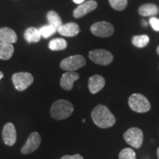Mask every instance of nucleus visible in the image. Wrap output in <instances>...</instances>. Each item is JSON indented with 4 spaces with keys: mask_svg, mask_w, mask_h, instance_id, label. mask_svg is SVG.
<instances>
[{
    "mask_svg": "<svg viewBox=\"0 0 159 159\" xmlns=\"http://www.w3.org/2000/svg\"><path fill=\"white\" fill-rule=\"evenodd\" d=\"M150 41V38L147 35H136L132 39V43L135 47L139 48H143L148 44Z\"/></svg>",
    "mask_w": 159,
    "mask_h": 159,
    "instance_id": "obj_21",
    "label": "nucleus"
},
{
    "mask_svg": "<svg viewBox=\"0 0 159 159\" xmlns=\"http://www.w3.org/2000/svg\"><path fill=\"white\" fill-rule=\"evenodd\" d=\"M3 77H4V74H3V72H2V71H0V80H1V79Z\"/></svg>",
    "mask_w": 159,
    "mask_h": 159,
    "instance_id": "obj_29",
    "label": "nucleus"
},
{
    "mask_svg": "<svg viewBox=\"0 0 159 159\" xmlns=\"http://www.w3.org/2000/svg\"><path fill=\"white\" fill-rule=\"evenodd\" d=\"M83 122H85V119H83Z\"/></svg>",
    "mask_w": 159,
    "mask_h": 159,
    "instance_id": "obj_32",
    "label": "nucleus"
},
{
    "mask_svg": "<svg viewBox=\"0 0 159 159\" xmlns=\"http://www.w3.org/2000/svg\"><path fill=\"white\" fill-rule=\"evenodd\" d=\"M91 31L98 37H109L114 33V26L107 21H98L91 27Z\"/></svg>",
    "mask_w": 159,
    "mask_h": 159,
    "instance_id": "obj_8",
    "label": "nucleus"
},
{
    "mask_svg": "<svg viewBox=\"0 0 159 159\" xmlns=\"http://www.w3.org/2000/svg\"><path fill=\"white\" fill-rule=\"evenodd\" d=\"M2 139L4 143L8 146H13L16 142V130L13 123L8 122L4 126Z\"/></svg>",
    "mask_w": 159,
    "mask_h": 159,
    "instance_id": "obj_10",
    "label": "nucleus"
},
{
    "mask_svg": "<svg viewBox=\"0 0 159 159\" xmlns=\"http://www.w3.org/2000/svg\"><path fill=\"white\" fill-rule=\"evenodd\" d=\"M67 47V42L66 40L61 38L51 40L49 43V48L52 51L63 50Z\"/></svg>",
    "mask_w": 159,
    "mask_h": 159,
    "instance_id": "obj_19",
    "label": "nucleus"
},
{
    "mask_svg": "<svg viewBox=\"0 0 159 159\" xmlns=\"http://www.w3.org/2000/svg\"><path fill=\"white\" fill-rule=\"evenodd\" d=\"M128 105L133 111L137 113H146L150 110V102L143 94H133L128 99Z\"/></svg>",
    "mask_w": 159,
    "mask_h": 159,
    "instance_id": "obj_3",
    "label": "nucleus"
},
{
    "mask_svg": "<svg viewBox=\"0 0 159 159\" xmlns=\"http://www.w3.org/2000/svg\"><path fill=\"white\" fill-rule=\"evenodd\" d=\"M91 119L97 126L101 128H108L116 122V118L111 111L103 105H98L91 112Z\"/></svg>",
    "mask_w": 159,
    "mask_h": 159,
    "instance_id": "obj_1",
    "label": "nucleus"
},
{
    "mask_svg": "<svg viewBox=\"0 0 159 159\" xmlns=\"http://www.w3.org/2000/svg\"><path fill=\"white\" fill-rule=\"evenodd\" d=\"M125 142L131 147L139 148L142 146L144 139L142 130L138 128H129L123 135Z\"/></svg>",
    "mask_w": 159,
    "mask_h": 159,
    "instance_id": "obj_5",
    "label": "nucleus"
},
{
    "mask_svg": "<svg viewBox=\"0 0 159 159\" xmlns=\"http://www.w3.org/2000/svg\"><path fill=\"white\" fill-rule=\"evenodd\" d=\"M39 30L41 32V36H43L46 39V38H49L52 35L54 34L55 32L57 31V29L53 27V26L49 25L43 26L42 27H41L39 29Z\"/></svg>",
    "mask_w": 159,
    "mask_h": 159,
    "instance_id": "obj_23",
    "label": "nucleus"
},
{
    "mask_svg": "<svg viewBox=\"0 0 159 159\" xmlns=\"http://www.w3.org/2000/svg\"><path fill=\"white\" fill-rule=\"evenodd\" d=\"M14 52L13 44L0 41V59L7 61L11 58Z\"/></svg>",
    "mask_w": 159,
    "mask_h": 159,
    "instance_id": "obj_17",
    "label": "nucleus"
},
{
    "mask_svg": "<svg viewBox=\"0 0 159 159\" xmlns=\"http://www.w3.org/2000/svg\"><path fill=\"white\" fill-rule=\"evenodd\" d=\"M74 111V105L66 99H58L52 105L51 116L56 120L65 119L70 116Z\"/></svg>",
    "mask_w": 159,
    "mask_h": 159,
    "instance_id": "obj_2",
    "label": "nucleus"
},
{
    "mask_svg": "<svg viewBox=\"0 0 159 159\" xmlns=\"http://www.w3.org/2000/svg\"><path fill=\"white\" fill-rule=\"evenodd\" d=\"M119 159H136L135 151L131 148H125L119 152Z\"/></svg>",
    "mask_w": 159,
    "mask_h": 159,
    "instance_id": "obj_22",
    "label": "nucleus"
},
{
    "mask_svg": "<svg viewBox=\"0 0 159 159\" xmlns=\"http://www.w3.org/2000/svg\"><path fill=\"white\" fill-rule=\"evenodd\" d=\"M61 159H83V157L80 154H75L74 156H64Z\"/></svg>",
    "mask_w": 159,
    "mask_h": 159,
    "instance_id": "obj_26",
    "label": "nucleus"
},
{
    "mask_svg": "<svg viewBox=\"0 0 159 159\" xmlns=\"http://www.w3.org/2000/svg\"><path fill=\"white\" fill-rule=\"evenodd\" d=\"M17 35L13 30L9 27L0 28V41L1 42L13 43L17 41Z\"/></svg>",
    "mask_w": 159,
    "mask_h": 159,
    "instance_id": "obj_15",
    "label": "nucleus"
},
{
    "mask_svg": "<svg viewBox=\"0 0 159 159\" xmlns=\"http://www.w3.org/2000/svg\"><path fill=\"white\" fill-rule=\"evenodd\" d=\"M97 7V2L94 0H89L88 2H85L80 4L73 12V16L76 19H79L84 16L91 11H94Z\"/></svg>",
    "mask_w": 159,
    "mask_h": 159,
    "instance_id": "obj_11",
    "label": "nucleus"
},
{
    "mask_svg": "<svg viewBox=\"0 0 159 159\" xmlns=\"http://www.w3.org/2000/svg\"><path fill=\"white\" fill-rule=\"evenodd\" d=\"M157 53L159 55V46L158 47V48H157Z\"/></svg>",
    "mask_w": 159,
    "mask_h": 159,
    "instance_id": "obj_31",
    "label": "nucleus"
},
{
    "mask_svg": "<svg viewBox=\"0 0 159 159\" xmlns=\"http://www.w3.org/2000/svg\"><path fill=\"white\" fill-rule=\"evenodd\" d=\"M149 23L154 30L159 31V19L156 17H151L149 20Z\"/></svg>",
    "mask_w": 159,
    "mask_h": 159,
    "instance_id": "obj_25",
    "label": "nucleus"
},
{
    "mask_svg": "<svg viewBox=\"0 0 159 159\" xmlns=\"http://www.w3.org/2000/svg\"><path fill=\"white\" fill-rule=\"evenodd\" d=\"M110 5L116 11H122L128 5V0H109Z\"/></svg>",
    "mask_w": 159,
    "mask_h": 159,
    "instance_id": "obj_24",
    "label": "nucleus"
},
{
    "mask_svg": "<svg viewBox=\"0 0 159 159\" xmlns=\"http://www.w3.org/2000/svg\"><path fill=\"white\" fill-rule=\"evenodd\" d=\"M157 156H158V158L159 159V148L157 150Z\"/></svg>",
    "mask_w": 159,
    "mask_h": 159,
    "instance_id": "obj_30",
    "label": "nucleus"
},
{
    "mask_svg": "<svg viewBox=\"0 0 159 159\" xmlns=\"http://www.w3.org/2000/svg\"><path fill=\"white\" fill-rule=\"evenodd\" d=\"M24 36L28 43H36L41 40V34L39 29L35 27H29L25 30Z\"/></svg>",
    "mask_w": 159,
    "mask_h": 159,
    "instance_id": "obj_16",
    "label": "nucleus"
},
{
    "mask_svg": "<svg viewBox=\"0 0 159 159\" xmlns=\"http://www.w3.org/2000/svg\"><path fill=\"white\" fill-rule=\"evenodd\" d=\"M73 1H74L75 3L78 4V5H80V4H82V3L84 2L85 0H73Z\"/></svg>",
    "mask_w": 159,
    "mask_h": 159,
    "instance_id": "obj_27",
    "label": "nucleus"
},
{
    "mask_svg": "<svg viewBox=\"0 0 159 159\" xmlns=\"http://www.w3.org/2000/svg\"><path fill=\"white\" fill-rule=\"evenodd\" d=\"M142 25L144 26V27H147V26H148V22H147L146 21H145V20H142Z\"/></svg>",
    "mask_w": 159,
    "mask_h": 159,
    "instance_id": "obj_28",
    "label": "nucleus"
},
{
    "mask_svg": "<svg viewBox=\"0 0 159 159\" xmlns=\"http://www.w3.org/2000/svg\"><path fill=\"white\" fill-rule=\"evenodd\" d=\"M80 78L78 73L75 71H67L62 75L60 81V84L63 89L71 91L73 89V85L77 80Z\"/></svg>",
    "mask_w": 159,
    "mask_h": 159,
    "instance_id": "obj_12",
    "label": "nucleus"
},
{
    "mask_svg": "<svg viewBox=\"0 0 159 159\" xmlns=\"http://www.w3.org/2000/svg\"><path fill=\"white\" fill-rule=\"evenodd\" d=\"M89 56L91 61L101 66L109 65L114 60L113 55L105 49H95L91 51Z\"/></svg>",
    "mask_w": 159,
    "mask_h": 159,
    "instance_id": "obj_7",
    "label": "nucleus"
},
{
    "mask_svg": "<svg viewBox=\"0 0 159 159\" xmlns=\"http://www.w3.org/2000/svg\"><path fill=\"white\" fill-rule=\"evenodd\" d=\"M80 30L79 25L75 22L64 24L57 29L59 34L66 37H74L78 34Z\"/></svg>",
    "mask_w": 159,
    "mask_h": 159,
    "instance_id": "obj_14",
    "label": "nucleus"
},
{
    "mask_svg": "<svg viewBox=\"0 0 159 159\" xmlns=\"http://www.w3.org/2000/svg\"><path fill=\"white\" fill-rule=\"evenodd\" d=\"M85 63V59L82 55H76L63 59L61 62L60 66L63 70L74 71L84 66Z\"/></svg>",
    "mask_w": 159,
    "mask_h": 159,
    "instance_id": "obj_6",
    "label": "nucleus"
},
{
    "mask_svg": "<svg viewBox=\"0 0 159 159\" xmlns=\"http://www.w3.org/2000/svg\"><path fill=\"white\" fill-rule=\"evenodd\" d=\"M139 13L142 16H154L158 13V7L154 4H145L139 7Z\"/></svg>",
    "mask_w": 159,
    "mask_h": 159,
    "instance_id": "obj_18",
    "label": "nucleus"
},
{
    "mask_svg": "<svg viewBox=\"0 0 159 159\" xmlns=\"http://www.w3.org/2000/svg\"><path fill=\"white\" fill-rule=\"evenodd\" d=\"M41 138L38 132H33L30 135L28 139L23 148H21V152L23 154H29L34 152L39 148L41 144Z\"/></svg>",
    "mask_w": 159,
    "mask_h": 159,
    "instance_id": "obj_9",
    "label": "nucleus"
},
{
    "mask_svg": "<svg viewBox=\"0 0 159 159\" xmlns=\"http://www.w3.org/2000/svg\"><path fill=\"white\" fill-rule=\"evenodd\" d=\"M47 17L49 25L55 27V28L57 29H57H58L59 27L63 25L62 20H61L60 16L57 14L56 12L53 11H49V13H47Z\"/></svg>",
    "mask_w": 159,
    "mask_h": 159,
    "instance_id": "obj_20",
    "label": "nucleus"
},
{
    "mask_svg": "<svg viewBox=\"0 0 159 159\" xmlns=\"http://www.w3.org/2000/svg\"><path fill=\"white\" fill-rule=\"evenodd\" d=\"M12 80L16 90L23 91L30 86L34 78L29 72H17L12 76Z\"/></svg>",
    "mask_w": 159,
    "mask_h": 159,
    "instance_id": "obj_4",
    "label": "nucleus"
},
{
    "mask_svg": "<svg viewBox=\"0 0 159 159\" xmlns=\"http://www.w3.org/2000/svg\"><path fill=\"white\" fill-rule=\"evenodd\" d=\"M105 85V79L101 75H93L89 80V89L92 94H97L99 91L102 90L104 88Z\"/></svg>",
    "mask_w": 159,
    "mask_h": 159,
    "instance_id": "obj_13",
    "label": "nucleus"
}]
</instances>
